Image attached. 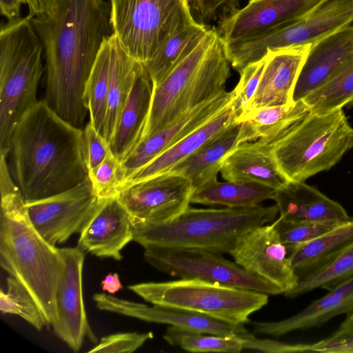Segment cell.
Returning <instances> with one entry per match:
<instances>
[{
    "label": "cell",
    "instance_id": "obj_1",
    "mask_svg": "<svg viewBox=\"0 0 353 353\" xmlns=\"http://www.w3.org/2000/svg\"><path fill=\"white\" fill-rule=\"evenodd\" d=\"M110 18V3L104 0H56L31 19L46 59L43 100L77 128L88 112V79L103 42L113 34Z\"/></svg>",
    "mask_w": 353,
    "mask_h": 353
},
{
    "label": "cell",
    "instance_id": "obj_2",
    "mask_svg": "<svg viewBox=\"0 0 353 353\" xmlns=\"http://www.w3.org/2000/svg\"><path fill=\"white\" fill-rule=\"evenodd\" d=\"M8 157L26 202L68 190L89 176L83 129L64 120L43 100L17 123Z\"/></svg>",
    "mask_w": 353,
    "mask_h": 353
},
{
    "label": "cell",
    "instance_id": "obj_3",
    "mask_svg": "<svg viewBox=\"0 0 353 353\" xmlns=\"http://www.w3.org/2000/svg\"><path fill=\"white\" fill-rule=\"evenodd\" d=\"M0 265L30 292L48 326L58 322L56 295L64 268L60 248L49 243L32 224L26 201L6 159H0Z\"/></svg>",
    "mask_w": 353,
    "mask_h": 353
},
{
    "label": "cell",
    "instance_id": "obj_4",
    "mask_svg": "<svg viewBox=\"0 0 353 353\" xmlns=\"http://www.w3.org/2000/svg\"><path fill=\"white\" fill-rule=\"evenodd\" d=\"M276 205L242 208L188 207L164 223L132 221L134 239L144 248L166 247L230 253L239 239L250 230L274 221Z\"/></svg>",
    "mask_w": 353,
    "mask_h": 353
},
{
    "label": "cell",
    "instance_id": "obj_5",
    "mask_svg": "<svg viewBox=\"0 0 353 353\" xmlns=\"http://www.w3.org/2000/svg\"><path fill=\"white\" fill-rule=\"evenodd\" d=\"M230 64L224 40L216 28H208L196 46L154 85L142 140L225 91Z\"/></svg>",
    "mask_w": 353,
    "mask_h": 353
},
{
    "label": "cell",
    "instance_id": "obj_6",
    "mask_svg": "<svg viewBox=\"0 0 353 353\" xmlns=\"http://www.w3.org/2000/svg\"><path fill=\"white\" fill-rule=\"evenodd\" d=\"M43 47L28 16L2 23L0 31V154L7 157L14 129L38 101Z\"/></svg>",
    "mask_w": 353,
    "mask_h": 353
},
{
    "label": "cell",
    "instance_id": "obj_7",
    "mask_svg": "<svg viewBox=\"0 0 353 353\" xmlns=\"http://www.w3.org/2000/svg\"><path fill=\"white\" fill-rule=\"evenodd\" d=\"M268 148L288 181H305L332 168L353 148V128L343 108L310 113Z\"/></svg>",
    "mask_w": 353,
    "mask_h": 353
},
{
    "label": "cell",
    "instance_id": "obj_8",
    "mask_svg": "<svg viewBox=\"0 0 353 353\" xmlns=\"http://www.w3.org/2000/svg\"><path fill=\"white\" fill-rule=\"evenodd\" d=\"M128 289L152 305L197 312L235 325L249 322V316L268 302L265 293L196 279L141 283Z\"/></svg>",
    "mask_w": 353,
    "mask_h": 353
},
{
    "label": "cell",
    "instance_id": "obj_9",
    "mask_svg": "<svg viewBox=\"0 0 353 353\" xmlns=\"http://www.w3.org/2000/svg\"><path fill=\"white\" fill-rule=\"evenodd\" d=\"M110 6L113 34L143 63L168 37L196 23L186 0H110Z\"/></svg>",
    "mask_w": 353,
    "mask_h": 353
},
{
    "label": "cell",
    "instance_id": "obj_10",
    "mask_svg": "<svg viewBox=\"0 0 353 353\" xmlns=\"http://www.w3.org/2000/svg\"><path fill=\"white\" fill-rule=\"evenodd\" d=\"M146 262L157 270L180 279H196L268 295L282 294L275 285L248 271L235 261L210 251L149 247L143 253Z\"/></svg>",
    "mask_w": 353,
    "mask_h": 353
},
{
    "label": "cell",
    "instance_id": "obj_11",
    "mask_svg": "<svg viewBox=\"0 0 353 353\" xmlns=\"http://www.w3.org/2000/svg\"><path fill=\"white\" fill-rule=\"evenodd\" d=\"M353 22V0H323L299 21L248 39L245 49L253 60L268 50L312 44Z\"/></svg>",
    "mask_w": 353,
    "mask_h": 353
},
{
    "label": "cell",
    "instance_id": "obj_12",
    "mask_svg": "<svg viewBox=\"0 0 353 353\" xmlns=\"http://www.w3.org/2000/svg\"><path fill=\"white\" fill-rule=\"evenodd\" d=\"M98 200L88 176L68 190L26 201V208L37 232L56 246L81 232Z\"/></svg>",
    "mask_w": 353,
    "mask_h": 353
},
{
    "label": "cell",
    "instance_id": "obj_13",
    "mask_svg": "<svg viewBox=\"0 0 353 353\" xmlns=\"http://www.w3.org/2000/svg\"><path fill=\"white\" fill-rule=\"evenodd\" d=\"M193 190L185 177L164 173L128 185L117 198L132 220L159 223L184 212L190 206Z\"/></svg>",
    "mask_w": 353,
    "mask_h": 353
},
{
    "label": "cell",
    "instance_id": "obj_14",
    "mask_svg": "<svg viewBox=\"0 0 353 353\" xmlns=\"http://www.w3.org/2000/svg\"><path fill=\"white\" fill-rule=\"evenodd\" d=\"M230 254L240 266L276 286L283 294L298 283L288 250L273 221L243 235Z\"/></svg>",
    "mask_w": 353,
    "mask_h": 353
},
{
    "label": "cell",
    "instance_id": "obj_15",
    "mask_svg": "<svg viewBox=\"0 0 353 353\" xmlns=\"http://www.w3.org/2000/svg\"><path fill=\"white\" fill-rule=\"evenodd\" d=\"M323 0H250L219 20L218 32L226 44L246 40L293 23Z\"/></svg>",
    "mask_w": 353,
    "mask_h": 353
},
{
    "label": "cell",
    "instance_id": "obj_16",
    "mask_svg": "<svg viewBox=\"0 0 353 353\" xmlns=\"http://www.w3.org/2000/svg\"><path fill=\"white\" fill-rule=\"evenodd\" d=\"M61 250L64 268L56 295L58 322L53 330L70 349L78 352L85 336L97 341L89 325L83 302L82 273L85 254L79 247Z\"/></svg>",
    "mask_w": 353,
    "mask_h": 353
},
{
    "label": "cell",
    "instance_id": "obj_17",
    "mask_svg": "<svg viewBox=\"0 0 353 353\" xmlns=\"http://www.w3.org/2000/svg\"><path fill=\"white\" fill-rule=\"evenodd\" d=\"M93 300L101 310L147 322L164 323L186 330L218 336L243 339L254 336L243 324H232L197 312L155 305L148 307L104 293L94 294Z\"/></svg>",
    "mask_w": 353,
    "mask_h": 353
},
{
    "label": "cell",
    "instance_id": "obj_18",
    "mask_svg": "<svg viewBox=\"0 0 353 353\" xmlns=\"http://www.w3.org/2000/svg\"><path fill=\"white\" fill-rule=\"evenodd\" d=\"M237 99L234 90L230 92L225 90L184 112L160 131L145 137L121 162L125 181L164 151L229 108Z\"/></svg>",
    "mask_w": 353,
    "mask_h": 353
},
{
    "label": "cell",
    "instance_id": "obj_19",
    "mask_svg": "<svg viewBox=\"0 0 353 353\" xmlns=\"http://www.w3.org/2000/svg\"><path fill=\"white\" fill-rule=\"evenodd\" d=\"M79 234L78 247L83 251L117 261L134 239L132 218L117 197L99 199Z\"/></svg>",
    "mask_w": 353,
    "mask_h": 353
},
{
    "label": "cell",
    "instance_id": "obj_20",
    "mask_svg": "<svg viewBox=\"0 0 353 353\" xmlns=\"http://www.w3.org/2000/svg\"><path fill=\"white\" fill-rule=\"evenodd\" d=\"M311 46L307 43L268 50L259 85L247 113L264 107L294 102L295 85Z\"/></svg>",
    "mask_w": 353,
    "mask_h": 353
},
{
    "label": "cell",
    "instance_id": "obj_21",
    "mask_svg": "<svg viewBox=\"0 0 353 353\" xmlns=\"http://www.w3.org/2000/svg\"><path fill=\"white\" fill-rule=\"evenodd\" d=\"M256 140V133L248 121L237 123L212 138L166 173L185 177L194 190L217 181L218 173L227 156L241 143Z\"/></svg>",
    "mask_w": 353,
    "mask_h": 353
},
{
    "label": "cell",
    "instance_id": "obj_22",
    "mask_svg": "<svg viewBox=\"0 0 353 353\" xmlns=\"http://www.w3.org/2000/svg\"><path fill=\"white\" fill-rule=\"evenodd\" d=\"M352 58V24L313 43L296 81L293 101L303 99L320 87Z\"/></svg>",
    "mask_w": 353,
    "mask_h": 353
},
{
    "label": "cell",
    "instance_id": "obj_23",
    "mask_svg": "<svg viewBox=\"0 0 353 353\" xmlns=\"http://www.w3.org/2000/svg\"><path fill=\"white\" fill-rule=\"evenodd\" d=\"M153 90V81L144 63L140 62L130 93L109 143L111 153L121 162L143 139Z\"/></svg>",
    "mask_w": 353,
    "mask_h": 353
},
{
    "label": "cell",
    "instance_id": "obj_24",
    "mask_svg": "<svg viewBox=\"0 0 353 353\" xmlns=\"http://www.w3.org/2000/svg\"><path fill=\"white\" fill-rule=\"evenodd\" d=\"M273 200L279 217L289 222L344 223L351 219L341 205L305 181H289L275 190Z\"/></svg>",
    "mask_w": 353,
    "mask_h": 353
},
{
    "label": "cell",
    "instance_id": "obj_25",
    "mask_svg": "<svg viewBox=\"0 0 353 353\" xmlns=\"http://www.w3.org/2000/svg\"><path fill=\"white\" fill-rule=\"evenodd\" d=\"M295 315L272 322H252L253 334L280 336L320 327L331 319L353 311V276L336 285Z\"/></svg>",
    "mask_w": 353,
    "mask_h": 353
},
{
    "label": "cell",
    "instance_id": "obj_26",
    "mask_svg": "<svg viewBox=\"0 0 353 353\" xmlns=\"http://www.w3.org/2000/svg\"><path fill=\"white\" fill-rule=\"evenodd\" d=\"M241 112L240 102L237 99L221 113L133 173L125 181L122 189L128 185L169 172L174 165L194 154L212 138L228 128L239 123L238 119Z\"/></svg>",
    "mask_w": 353,
    "mask_h": 353
},
{
    "label": "cell",
    "instance_id": "obj_27",
    "mask_svg": "<svg viewBox=\"0 0 353 353\" xmlns=\"http://www.w3.org/2000/svg\"><path fill=\"white\" fill-rule=\"evenodd\" d=\"M220 172L226 181L256 182L275 190L289 181L270 148L258 140L241 143L235 148L223 161Z\"/></svg>",
    "mask_w": 353,
    "mask_h": 353
},
{
    "label": "cell",
    "instance_id": "obj_28",
    "mask_svg": "<svg viewBox=\"0 0 353 353\" xmlns=\"http://www.w3.org/2000/svg\"><path fill=\"white\" fill-rule=\"evenodd\" d=\"M110 77L104 132V139L108 145L130 93L141 62L132 58L124 50L114 34L110 37Z\"/></svg>",
    "mask_w": 353,
    "mask_h": 353
},
{
    "label": "cell",
    "instance_id": "obj_29",
    "mask_svg": "<svg viewBox=\"0 0 353 353\" xmlns=\"http://www.w3.org/2000/svg\"><path fill=\"white\" fill-rule=\"evenodd\" d=\"M275 190L256 182L215 181L193 190L190 203L229 208L254 206L274 198Z\"/></svg>",
    "mask_w": 353,
    "mask_h": 353
},
{
    "label": "cell",
    "instance_id": "obj_30",
    "mask_svg": "<svg viewBox=\"0 0 353 353\" xmlns=\"http://www.w3.org/2000/svg\"><path fill=\"white\" fill-rule=\"evenodd\" d=\"M310 112L309 106L301 99L250 112L241 117L239 122L248 121L257 140L270 147L296 127Z\"/></svg>",
    "mask_w": 353,
    "mask_h": 353
},
{
    "label": "cell",
    "instance_id": "obj_31",
    "mask_svg": "<svg viewBox=\"0 0 353 353\" xmlns=\"http://www.w3.org/2000/svg\"><path fill=\"white\" fill-rule=\"evenodd\" d=\"M353 243V217L324 235L289 250L299 278Z\"/></svg>",
    "mask_w": 353,
    "mask_h": 353
},
{
    "label": "cell",
    "instance_id": "obj_32",
    "mask_svg": "<svg viewBox=\"0 0 353 353\" xmlns=\"http://www.w3.org/2000/svg\"><path fill=\"white\" fill-rule=\"evenodd\" d=\"M208 30L194 23L168 37L144 63L154 85H158L199 43Z\"/></svg>",
    "mask_w": 353,
    "mask_h": 353
},
{
    "label": "cell",
    "instance_id": "obj_33",
    "mask_svg": "<svg viewBox=\"0 0 353 353\" xmlns=\"http://www.w3.org/2000/svg\"><path fill=\"white\" fill-rule=\"evenodd\" d=\"M352 276L353 243L300 276L296 286L284 295L293 299L319 288L330 290Z\"/></svg>",
    "mask_w": 353,
    "mask_h": 353
},
{
    "label": "cell",
    "instance_id": "obj_34",
    "mask_svg": "<svg viewBox=\"0 0 353 353\" xmlns=\"http://www.w3.org/2000/svg\"><path fill=\"white\" fill-rule=\"evenodd\" d=\"M110 37L101 48L88 79L85 91V101L88 110L90 122L103 138L110 77Z\"/></svg>",
    "mask_w": 353,
    "mask_h": 353
},
{
    "label": "cell",
    "instance_id": "obj_35",
    "mask_svg": "<svg viewBox=\"0 0 353 353\" xmlns=\"http://www.w3.org/2000/svg\"><path fill=\"white\" fill-rule=\"evenodd\" d=\"M314 114L326 113L353 103V58L326 82L303 99Z\"/></svg>",
    "mask_w": 353,
    "mask_h": 353
},
{
    "label": "cell",
    "instance_id": "obj_36",
    "mask_svg": "<svg viewBox=\"0 0 353 353\" xmlns=\"http://www.w3.org/2000/svg\"><path fill=\"white\" fill-rule=\"evenodd\" d=\"M163 338L170 345L188 352L223 353H239L248 349L250 339L205 334L171 325L166 328Z\"/></svg>",
    "mask_w": 353,
    "mask_h": 353
},
{
    "label": "cell",
    "instance_id": "obj_37",
    "mask_svg": "<svg viewBox=\"0 0 353 353\" xmlns=\"http://www.w3.org/2000/svg\"><path fill=\"white\" fill-rule=\"evenodd\" d=\"M6 285V292H0L1 313L19 316L39 331L48 328L41 310L28 289L12 276L7 278Z\"/></svg>",
    "mask_w": 353,
    "mask_h": 353
},
{
    "label": "cell",
    "instance_id": "obj_38",
    "mask_svg": "<svg viewBox=\"0 0 353 353\" xmlns=\"http://www.w3.org/2000/svg\"><path fill=\"white\" fill-rule=\"evenodd\" d=\"M273 223L289 252L294 247L303 245L324 235L343 223L335 221L294 223L284 221L279 216Z\"/></svg>",
    "mask_w": 353,
    "mask_h": 353
},
{
    "label": "cell",
    "instance_id": "obj_39",
    "mask_svg": "<svg viewBox=\"0 0 353 353\" xmlns=\"http://www.w3.org/2000/svg\"><path fill=\"white\" fill-rule=\"evenodd\" d=\"M93 191L99 199L117 197L125 181L122 163L111 152L104 161L89 172Z\"/></svg>",
    "mask_w": 353,
    "mask_h": 353
},
{
    "label": "cell",
    "instance_id": "obj_40",
    "mask_svg": "<svg viewBox=\"0 0 353 353\" xmlns=\"http://www.w3.org/2000/svg\"><path fill=\"white\" fill-rule=\"evenodd\" d=\"M304 352L353 353V311L331 335L312 344H304Z\"/></svg>",
    "mask_w": 353,
    "mask_h": 353
},
{
    "label": "cell",
    "instance_id": "obj_41",
    "mask_svg": "<svg viewBox=\"0 0 353 353\" xmlns=\"http://www.w3.org/2000/svg\"><path fill=\"white\" fill-rule=\"evenodd\" d=\"M152 338V332H125L110 334L101 338L99 344L88 352L131 353Z\"/></svg>",
    "mask_w": 353,
    "mask_h": 353
},
{
    "label": "cell",
    "instance_id": "obj_42",
    "mask_svg": "<svg viewBox=\"0 0 353 353\" xmlns=\"http://www.w3.org/2000/svg\"><path fill=\"white\" fill-rule=\"evenodd\" d=\"M266 55L260 60L248 64L239 73V81L234 89L240 102L241 114H245L250 103L259 85L265 65ZM239 121V119H238Z\"/></svg>",
    "mask_w": 353,
    "mask_h": 353
},
{
    "label": "cell",
    "instance_id": "obj_43",
    "mask_svg": "<svg viewBox=\"0 0 353 353\" xmlns=\"http://www.w3.org/2000/svg\"><path fill=\"white\" fill-rule=\"evenodd\" d=\"M83 144L88 172L97 168L110 152L105 139L89 121L83 129Z\"/></svg>",
    "mask_w": 353,
    "mask_h": 353
},
{
    "label": "cell",
    "instance_id": "obj_44",
    "mask_svg": "<svg viewBox=\"0 0 353 353\" xmlns=\"http://www.w3.org/2000/svg\"><path fill=\"white\" fill-rule=\"evenodd\" d=\"M194 21L207 26L218 18L219 11L214 0H186Z\"/></svg>",
    "mask_w": 353,
    "mask_h": 353
},
{
    "label": "cell",
    "instance_id": "obj_45",
    "mask_svg": "<svg viewBox=\"0 0 353 353\" xmlns=\"http://www.w3.org/2000/svg\"><path fill=\"white\" fill-rule=\"evenodd\" d=\"M27 0H0L1 13L10 21L21 17V7Z\"/></svg>",
    "mask_w": 353,
    "mask_h": 353
},
{
    "label": "cell",
    "instance_id": "obj_46",
    "mask_svg": "<svg viewBox=\"0 0 353 353\" xmlns=\"http://www.w3.org/2000/svg\"><path fill=\"white\" fill-rule=\"evenodd\" d=\"M101 285L102 290L108 292L110 294H115L123 288L117 273H109L107 274L102 280Z\"/></svg>",
    "mask_w": 353,
    "mask_h": 353
},
{
    "label": "cell",
    "instance_id": "obj_47",
    "mask_svg": "<svg viewBox=\"0 0 353 353\" xmlns=\"http://www.w3.org/2000/svg\"><path fill=\"white\" fill-rule=\"evenodd\" d=\"M56 0H27L30 19L48 10Z\"/></svg>",
    "mask_w": 353,
    "mask_h": 353
}]
</instances>
